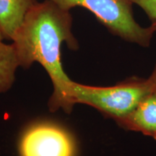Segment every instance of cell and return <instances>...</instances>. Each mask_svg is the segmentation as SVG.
Masks as SVG:
<instances>
[{"label":"cell","mask_w":156,"mask_h":156,"mask_svg":"<svg viewBox=\"0 0 156 156\" xmlns=\"http://www.w3.org/2000/svg\"><path fill=\"white\" fill-rule=\"evenodd\" d=\"M73 17L69 10L61 8L51 0L37 2L25 15L12 44L18 57L20 67L29 68L38 62L47 72L54 86L48 106L54 112L62 108L70 113V87L73 81L65 73L62 63L64 43L72 50L79 44L72 32Z\"/></svg>","instance_id":"6da1fadb"},{"label":"cell","mask_w":156,"mask_h":156,"mask_svg":"<svg viewBox=\"0 0 156 156\" xmlns=\"http://www.w3.org/2000/svg\"><path fill=\"white\" fill-rule=\"evenodd\" d=\"M152 92L147 78L133 76L108 87L90 86L73 81L69 97L73 106L77 103L87 105L117 122Z\"/></svg>","instance_id":"7a4b0ae2"},{"label":"cell","mask_w":156,"mask_h":156,"mask_svg":"<svg viewBox=\"0 0 156 156\" xmlns=\"http://www.w3.org/2000/svg\"><path fill=\"white\" fill-rule=\"evenodd\" d=\"M66 10L75 7L87 9L111 34L126 42L150 47L155 31L142 27L134 18L132 0H51Z\"/></svg>","instance_id":"3957f363"},{"label":"cell","mask_w":156,"mask_h":156,"mask_svg":"<svg viewBox=\"0 0 156 156\" xmlns=\"http://www.w3.org/2000/svg\"><path fill=\"white\" fill-rule=\"evenodd\" d=\"M20 156H75L76 145L66 129L50 122L29 126L18 145Z\"/></svg>","instance_id":"277c9868"},{"label":"cell","mask_w":156,"mask_h":156,"mask_svg":"<svg viewBox=\"0 0 156 156\" xmlns=\"http://www.w3.org/2000/svg\"><path fill=\"white\" fill-rule=\"evenodd\" d=\"M116 122L122 129L140 132L156 140L155 93L144 97L129 114Z\"/></svg>","instance_id":"5b68a950"},{"label":"cell","mask_w":156,"mask_h":156,"mask_svg":"<svg viewBox=\"0 0 156 156\" xmlns=\"http://www.w3.org/2000/svg\"><path fill=\"white\" fill-rule=\"evenodd\" d=\"M37 0H0V28L5 39L12 40L25 15Z\"/></svg>","instance_id":"8992f818"},{"label":"cell","mask_w":156,"mask_h":156,"mask_svg":"<svg viewBox=\"0 0 156 156\" xmlns=\"http://www.w3.org/2000/svg\"><path fill=\"white\" fill-rule=\"evenodd\" d=\"M19 67V60L14 45L7 44L3 41H0V93L10 89Z\"/></svg>","instance_id":"52a82bcc"},{"label":"cell","mask_w":156,"mask_h":156,"mask_svg":"<svg viewBox=\"0 0 156 156\" xmlns=\"http://www.w3.org/2000/svg\"><path fill=\"white\" fill-rule=\"evenodd\" d=\"M147 15L152 28L156 32V0H132Z\"/></svg>","instance_id":"ba28073f"},{"label":"cell","mask_w":156,"mask_h":156,"mask_svg":"<svg viewBox=\"0 0 156 156\" xmlns=\"http://www.w3.org/2000/svg\"><path fill=\"white\" fill-rule=\"evenodd\" d=\"M147 80L151 86L152 91H153V93H155L156 94V61L155 66H154V68L153 69V72H152L150 77L147 78Z\"/></svg>","instance_id":"9c48e42d"},{"label":"cell","mask_w":156,"mask_h":156,"mask_svg":"<svg viewBox=\"0 0 156 156\" xmlns=\"http://www.w3.org/2000/svg\"><path fill=\"white\" fill-rule=\"evenodd\" d=\"M5 38H4V36L2 34V32L1 28H0V41H3Z\"/></svg>","instance_id":"30bf717a"}]
</instances>
